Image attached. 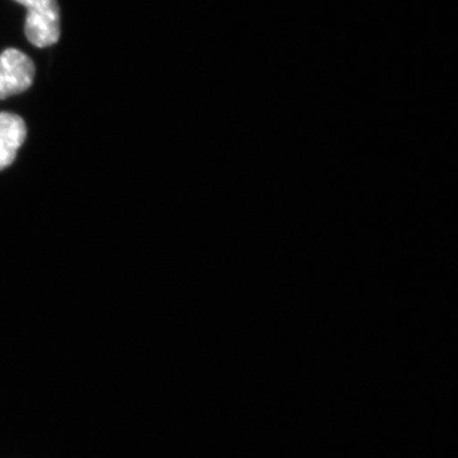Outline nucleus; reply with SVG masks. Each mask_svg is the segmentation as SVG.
<instances>
[{"mask_svg":"<svg viewBox=\"0 0 458 458\" xmlns=\"http://www.w3.org/2000/svg\"><path fill=\"white\" fill-rule=\"evenodd\" d=\"M26 123L16 114L0 113V171L16 159L18 149L25 143Z\"/></svg>","mask_w":458,"mask_h":458,"instance_id":"3","label":"nucleus"},{"mask_svg":"<svg viewBox=\"0 0 458 458\" xmlns=\"http://www.w3.org/2000/svg\"><path fill=\"white\" fill-rule=\"evenodd\" d=\"M35 64L31 57L18 49L0 54V99L25 92L32 86Z\"/></svg>","mask_w":458,"mask_h":458,"instance_id":"2","label":"nucleus"},{"mask_svg":"<svg viewBox=\"0 0 458 458\" xmlns=\"http://www.w3.org/2000/svg\"><path fill=\"white\" fill-rule=\"evenodd\" d=\"M27 9L25 33L36 47H49L60 38V8L56 0H14Z\"/></svg>","mask_w":458,"mask_h":458,"instance_id":"1","label":"nucleus"}]
</instances>
